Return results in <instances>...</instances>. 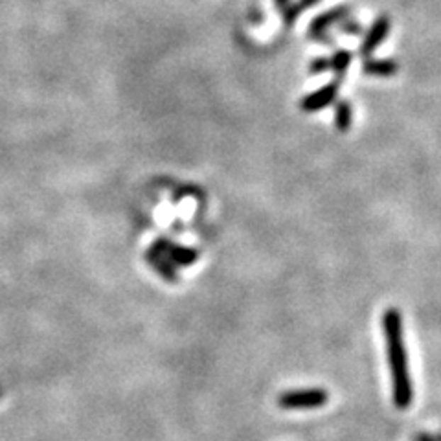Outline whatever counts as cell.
<instances>
[{"label": "cell", "mask_w": 441, "mask_h": 441, "mask_svg": "<svg viewBox=\"0 0 441 441\" xmlns=\"http://www.w3.org/2000/svg\"><path fill=\"white\" fill-rule=\"evenodd\" d=\"M383 331L386 340L388 366L392 377L393 405L399 410H406L414 401V383L408 372V357L403 333V316L396 307H388L383 315Z\"/></svg>", "instance_id": "obj_1"}, {"label": "cell", "mask_w": 441, "mask_h": 441, "mask_svg": "<svg viewBox=\"0 0 441 441\" xmlns=\"http://www.w3.org/2000/svg\"><path fill=\"white\" fill-rule=\"evenodd\" d=\"M329 393L322 388H300V390H287L278 396V406L285 410H307L320 408L328 405Z\"/></svg>", "instance_id": "obj_2"}, {"label": "cell", "mask_w": 441, "mask_h": 441, "mask_svg": "<svg viewBox=\"0 0 441 441\" xmlns=\"http://www.w3.org/2000/svg\"><path fill=\"white\" fill-rule=\"evenodd\" d=\"M350 15V8L347 6H338V8L329 9L325 13L318 15L311 21L309 24V37L311 39H318V41H325V43H331L325 33H328V28L333 26V24H338L340 21L347 18Z\"/></svg>", "instance_id": "obj_3"}, {"label": "cell", "mask_w": 441, "mask_h": 441, "mask_svg": "<svg viewBox=\"0 0 441 441\" xmlns=\"http://www.w3.org/2000/svg\"><path fill=\"white\" fill-rule=\"evenodd\" d=\"M338 89H340V82H338V79L328 83V85H324L322 89L315 90V92L307 94L306 98H302L300 108H302L303 113H318L322 108L335 104V99H337L338 96Z\"/></svg>", "instance_id": "obj_4"}, {"label": "cell", "mask_w": 441, "mask_h": 441, "mask_svg": "<svg viewBox=\"0 0 441 441\" xmlns=\"http://www.w3.org/2000/svg\"><path fill=\"white\" fill-rule=\"evenodd\" d=\"M390 26L392 24H390V18L386 15H379L375 18V23L369 26L368 33L364 35V41H362V45L359 48L360 57L368 59L379 48V45H383V41L388 37V33H390Z\"/></svg>", "instance_id": "obj_5"}, {"label": "cell", "mask_w": 441, "mask_h": 441, "mask_svg": "<svg viewBox=\"0 0 441 441\" xmlns=\"http://www.w3.org/2000/svg\"><path fill=\"white\" fill-rule=\"evenodd\" d=\"M399 70V63L393 59H364L362 72L372 77H392Z\"/></svg>", "instance_id": "obj_6"}, {"label": "cell", "mask_w": 441, "mask_h": 441, "mask_svg": "<svg viewBox=\"0 0 441 441\" xmlns=\"http://www.w3.org/2000/svg\"><path fill=\"white\" fill-rule=\"evenodd\" d=\"M353 123V107L347 99H338L335 105V127L340 133H346Z\"/></svg>", "instance_id": "obj_7"}, {"label": "cell", "mask_w": 441, "mask_h": 441, "mask_svg": "<svg viewBox=\"0 0 441 441\" xmlns=\"http://www.w3.org/2000/svg\"><path fill=\"white\" fill-rule=\"evenodd\" d=\"M318 2L320 0H296L293 4L285 6L284 15H281L285 26H293V24L298 21V17H300L306 9L313 8V6H316Z\"/></svg>", "instance_id": "obj_8"}, {"label": "cell", "mask_w": 441, "mask_h": 441, "mask_svg": "<svg viewBox=\"0 0 441 441\" xmlns=\"http://www.w3.org/2000/svg\"><path fill=\"white\" fill-rule=\"evenodd\" d=\"M352 59H353L352 54H350L347 50H338V52H335L333 57L329 59V65H331L329 70H333V72L337 74V79L338 77L342 79V77L346 76L347 68L352 65Z\"/></svg>", "instance_id": "obj_9"}, {"label": "cell", "mask_w": 441, "mask_h": 441, "mask_svg": "<svg viewBox=\"0 0 441 441\" xmlns=\"http://www.w3.org/2000/svg\"><path fill=\"white\" fill-rule=\"evenodd\" d=\"M331 65H329V57H316L313 59V63L309 65V70L313 76H320V74H324L325 70H329Z\"/></svg>", "instance_id": "obj_10"}, {"label": "cell", "mask_w": 441, "mask_h": 441, "mask_svg": "<svg viewBox=\"0 0 441 441\" xmlns=\"http://www.w3.org/2000/svg\"><path fill=\"white\" fill-rule=\"evenodd\" d=\"M340 30L347 35H360L362 33V26L359 23H352V21H340Z\"/></svg>", "instance_id": "obj_11"}, {"label": "cell", "mask_w": 441, "mask_h": 441, "mask_svg": "<svg viewBox=\"0 0 441 441\" xmlns=\"http://www.w3.org/2000/svg\"><path fill=\"white\" fill-rule=\"evenodd\" d=\"M415 441H436V440H434V437L430 436V434L421 432V434H418V437H415Z\"/></svg>", "instance_id": "obj_12"}, {"label": "cell", "mask_w": 441, "mask_h": 441, "mask_svg": "<svg viewBox=\"0 0 441 441\" xmlns=\"http://www.w3.org/2000/svg\"><path fill=\"white\" fill-rule=\"evenodd\" d=\"M289 2H291V0H274V4L278 9H284Z\"/></svg>", "instance_id": "obj_13"}, {"label": "cell", "mask_w": 441, "mask_h": 441, "mask_svg": "<svg viewBox=\"0 0 441 441\" xmlns=\"http://www.w3.org/2000/svg\"><path fill=\"white\" fill-rule=\"evenodd\" d=\"M434 440H436V441H441V432H440V434H437V436H436V437H434Z\"/></svg>", "instance_id": "obj_14"}]
</instances>
